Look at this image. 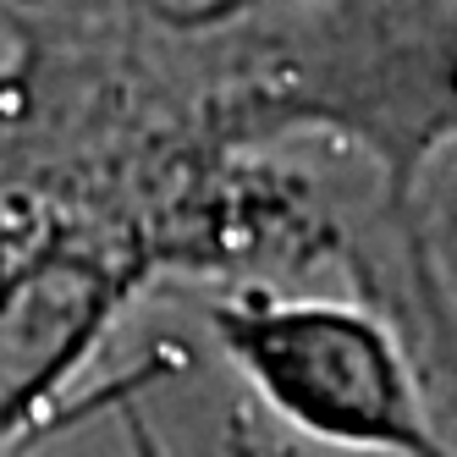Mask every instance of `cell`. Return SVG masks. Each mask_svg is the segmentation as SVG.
<instances>
[{
  "label": "cell",
  "mask_w": 457,
  "mask_h": 457,
  "mask_svg": "<svg viewBox=\"0 0 457 457\" xmlns=\"http://www.w3.org/2000/svg\"><path fill=\"white\" fill-rule=\"evenodd\" d=\"M215 331L265 397L309 436L386 457H452L424 370L380 320L337 303H243Z\"/></svg>",
  "instance_id": "cell-1"
}]
</instances>
